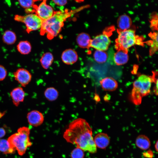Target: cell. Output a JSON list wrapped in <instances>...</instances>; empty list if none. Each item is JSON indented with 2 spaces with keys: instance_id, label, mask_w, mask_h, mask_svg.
Here are the masks:
<instances>
[{
  "instance_id": "6da1fadb",
  "label": "cell",
  "mask_w": 158,
  "mask_h": 158,
  "mask_svg": "<svg viewBox=\"0 0 158 158\" xmlns=\"http://www.w3.org/2000/svg\"><path fill=\"white\" fill-rule=\"evenodd\" d=\"M63 137L67 142L76 145L84 151L91 153L97 152L92 128L83 118H78L72 121L64 132Z\"/></svg>"
},
{
  "instance_id": "7a4b0ae2",
  "label": "cell",
  "mask_w": 158,
  "mask_h": 158,
  "mask_svg": "<svg viewBox=\"0 0 158 158\" xmlns=\"http://www.w3.org/2000/svg\"><path fill=\"white\" fill-rule=\"evenodd\" d=\"M85 7L83 6L69 11H60L55 12L51 17L43 20L40 28L41 34H46L48 39H52L59 33L67 18Z\"/></svg>"
},
{
  "instance_id": "3957f363",
  "label": "cell",
  "mask_w": 158,
  "mask_h": 158,
  "mask_svg": "<svg viewBox=\"0 0 158 158\" xmlns=\"http://www.w3.org/2000/svg\"><path fill=\"white\" fill-rule=\"evenodd\" d=\"M29 128L23 126L19 128L17 132L8 138L7 140L10 147L16 150L20 156L23 155L27 148L32 145L30 139Z\"/></svg>"
},
{
  "instance_id": "277c9868",
  "label": "cell",
  "mask_w": 158,
  "mask_h": 158,
  "mask_svg": "<svg viewBox=\"0 0 158 158\" xmlns=\"http://www.w3.org/2000/svg\"><path fill=\"white\" fill-rule=\"evenodd\" d=\"M152 82L151 77L145 75H140L134 82L130 99L135 104H140L142 97L149 94Z\"/></svg>"
},
{
  "instance_id": "5b68a950",
  "label": "cell",
  "mask_w": 158,
  "mask_h": 158,
  "mask_svg": "<svg viewBox=\"0 0 158 158\" xmlns=\"http://www.w3.org/2000/svg\"><path fill=\"white\" fill-rule=\"evenodd\" d=\"M118 38L116 40L115 47L117 50L128 49L135 44H141L140 38L136 35L135 31L131 29L118 30Z\"/></svg>"
},
{
  "instance_id": "8992f818",
  "label": "cell",
  "mask_w": 158,
  "mask_h": 158,
  "mask_svg": "<svg viewBox=\"0 0 158 158\" xmlns=\"http://www.w3.org/2000/svg\"><path fill=\"white\" fill-rule=\"evenodd\" d=\"M14 19L25 24L26 30L28 33L40 29L43 22L42 19L36 14L34 13H29L25 16L16 15Z\"/></svg>"
},
{
  "instance_id": "52a82bcc",
  "label": "cell",
  "mask_w": 158,
  "mask_h": 158,
  "mask_svg": "<svg viewBox=\"0 0 158 158\" xmlns=\"http://www.w3.org/2000/svg\"><path fill=\"white\" fill-rule=\"evenodd\" d=\"M33 8L35 13L43 20L51 17L55 12L52 7L47 4L46 1H43L38 6L35 5Z\"/></svg>"
},
{
  "instance_id": "ba28073f",
  "label": "cell",
  "mask_w": 158,
  "mask_h": 158,
  "mask_svg": "<svg viewBox=\"0 0 158 158\" xmlns=\"http://www.w3.org/2000/svg\"><path fill=\"white\" fill-rule=\"evenodd\" d=\"M111 41L107 34L103 33L98 35L91 40L90 47L97 50H106L110 43Z\"/></svg>"
},
{
  "instance_id": "9c48e42d",
  "label": "cell",
  "mask_w": 158,
  "mask_h": 158,
  "mask_svg": "<svg viewBox=\"0 0 158 158\" xmlns=\"http://www.w3.org/2000/svg\"><path fill=\"white\" fill-rule=\"evenodd\" d=\"M13 74L15 80L23 87L28 85L31 80V74L25 68L18 69L13 73Z\"/></svg>"
},
{
  "instance_id": "30bf717a",
  "label": "cell",
  "mask_w": 158,
  "mask_h": 158,
  "mask_svg": "<svg viewBox=\"0 0 158 158\" xmlns=\"http://www.w3.org/2000/svg\"><path fill=\"white\" fill-rule=\"evenodd\" d=\"M27 118L29 124L33 126L37 127L41 125L44 121V116L40 111L33 110L29 112Z\"/></svg>"
},
{
  "instance_id": "8fae6325",
  "label": "cell",
  "mask_w": 158,
  "mask_h": 158,
  "mask_svg": "<svg viewBox=\"0 0 158 158\" xmlns=\"http://www.w3.org/2000/svg\"><path fill=\"white\" fill-rule=\"evenodd\" d=\"M93 138L96 147L101 149H106L110 142L109 136L104 133L101 132L97 134Z\"/></svg>"
},
{
  "instance_id": "7c38bea8",
  "label": "cell",
  "mask_w": 158,
  "mask_h": 158,
  "mask_svg": "<svg viewBox=\"0 0 158 158\" xmlns=\"http://www.w3.org/2000/svg\"><path fill=\"white\" fill-rule=\"evenodd\" d=\"M114 54L112 63L119 66L126 63L128 61V50L119 49Z\"/></svg>"
},
{
  "instance_id": "4fadbf2b",
  "label": "cell",
  "mask_w": 158,
  "mask_h": 158,
  "mask_svg": "<svg viewBox=\"0 0 158 158\" xmlns=\"http://www.w3.org/2000/svg\"><path fill=\"white\" fill-rule=\"evenodd\" d=\"M10 94L13 104L18 107L21 102L23 101L25 94L22 87H18L13 89Z\"/></svg>"
},
{
  "instance_id": "5bb4252c",
  "label": "cell",
  "mask_w": 158,
  "mask_h": 158,
  "mask_svg": "<svg viewBox=\"0 0 158 158\" xmlns=\"http://www.w3.org/2000/svg\"><path fill=\"white\" fill-rule=\"evenodd\" d=\"M61 58L63 62L65 63L71 65L77 61L78 56L75 51L72 49H68L63 52Z\"/></svg>"
},
{
  "instance_id": "9a60e30c",
  "label": "cell",
  "mask_w": 158,
  "mask_h": 158,
  "mask_svg": "<svg viewBox=\"0 0 158 158\" xmlns=\"http://www.w3.org/2000/svg\"><path fill=\"white\" fill-rule=\"evenodd\" d=\"M102 88L105 91H113L117 88L118 86L117 81L111 77H106L100 81Z\"/></svg>"
},
{
  "instance_id": "2e32d148",
  "label": "cell",
  "mask_w": 158,
  "mask_h": 158,
  "mask_svg": "<svg viewBox=\"0 0 158 158\" xmlns=\"http://www.w3.org/2000/svg\"><path fill=\"white\" fill-rule=\"evenodd\" d=\"M135 144L139 148L143 150H148L151 146L150 140L145 135L141 134L138 135L135 141Z\"/></svg>"
},
{
  "instance_id": "e0dca14e",
  "label": "cell",
  "mask_w": 158,
  "mask_h": 158,
  "mask_svg": "<svg viewBox=\"0 0 158 158\" xmlns=\"http://www.w3.org/2000/svg\"><path fill=\"white\" fill-rule=\"evenodd\" d=\"M91 39L89 35L86 33L79 34L77 37L76 42L79 47L88 48L90 47Z\"/></svg>"
},
{
  "instance_id": "ac0fdd59",
  "label": "cell",
  "mask_w": 158,
  "mask_h": 158,
  "mask_svg": "<svg viewBox=\"0 0 158 158\" xmlns=\"http://www.w3.org/2000/svg\"><path fill=\"white\" fill-rule=\"evenodd\" d=\"M118 26L120 30L128 29L132 24V21L129 16L125 14L120 16L117 21Z\"/></svg>"
},
{
  "instance_id": "d6986e66",
  "label": "cell",
  "mask_w": 158,
  "mask_h": 158,
  "mask_svg": "<svg viewBox=\"0 0 158 158\" xmlns=\"http://www.w3.org/2000/svg\"><path fill=\"white\" fill-rule=\"evenodd\" d=\"M54 60L52 54L49 52L44 54L40 61L42 66L45 69H48L51 65Z\"/></svg>"
},
{
  "instance_id": "ffe728a7",
  "label": "cell",
  "mask_w": 158,
  "mask_h": 158,
  "mask_svg": "<svg viewBox=\"0 0 158 158\" xmlns=\"http://www.w3.org/2000/svg\"><path fill=\"white\" fill-rule=\"evenodd\" d=\"M18 51L22 54H27L31 51V46L28 41H22L20 42L17 46Z\"/></svg>"
},
{
  "instance_id": "44dd1931",
  "label": "cell",
  "mask_w": 158,
  "mask_h": 158,
  "mask_svg": "<svg viewBox=\"0 0 158 158\" xmlns=\"http://www.w3.org/2000/svg\"><path fill=\"white\" fill-rule=\"evenodd\" d=\"M16 36L15 33L10 30L6 31L2 37L4 42L9 45L13 44L16 42Z\"/></svg>"
},
{
  "instance_id": "7402d4cb",
  "label": "cell",
  "mask_w": 158,
  "mask_h": 158,
  "mask_svg": "<svg viewBox=\"0 0 158 158\" xmlns=\"http://www.w3.org/2000/svg\"><path fill=\"white\" fill-rule=\"evenodd\" d=\"M15 151L10 146L7 140L0 139V153L7 154H13Z\"/></svg>"
},
{
  "instance_id": "603a6c76",
  "label": "cell",
  "mask_w": 158,
  "mask_h": 158,
  "mask_svg": "<svg viewBox=\"0 0 158 158\" xmlns=\"http://www.w3.org/2000/svg\"><path fill=\"white\" fill-rule=\"evenodd\" d=\"M44 95L48 100L53 101L55 100L59 96V92L54 88L49 87L45 91Z\"/></svg>"
},
{
  "instance_id": "cb8c5ba5",
  "label": "cell",
  "mask_w": 158,
  "mask_h": 158,
  "mask_svg": "<svg viewBox=\"0 0 158 158\" xmlns=\"http://www.w3.org/2000/svg\"><path fill=\"white\" fill-rule=\"evenodd\" d=\"M94 57L97 63H103L107 60L108 55L107 53L104 51L96 50L94 54Z\"/></svg>"
},
{
  "instance_id": "d4e9b609",
  "label": "cell",
  "mask_w": 158,
  "mask_h": 158,
  "mask_svg": "<svg viewBox=\"0 0 158 158\" xmlns=\"http://www.w3.org/2000/svg\"><path fill=\"white\" fill-rule=\"evenodd\" d=\"M152 39V44L151 46L150 50V54L152 55L154 53L157 49L158 46V34L157 32H154L150 35Z\"/></svg>"
},
{
  "instance_id": "484cf974",
  "label": "cell",
  "mask_w": 158,
  "mask_h": 158,
  "mask_svg": "<svg viewBox=\"0 0 158 158\" xmlns=\"http://www.w3.org/2000/svg\"><path fill=\"white\" fill-rule=\"evenodd\" d=\"M84 151L80 148L76 147L71 152V158H84Z\"/></svg>"
},
{
  "instance_id": "4316f807",
  "label": "cell",
  "mask_w": 158,
  "mask_h": 158,
  "mask_svg": "<svg viewBox=\"0 0 158 158\" xmlns=\"http://www.w3.org/2000/svg\"><path fill=\"white\" fill-rule=\"evenodd\" d=\"M35 1H36L32 0H19L18 2L22 7L27 9L33 8Z\"/></svg>"
},
{
  "instance_id": "83f0119b",
  "label": "cell",
  "mask_w": 158,
  "mask_h": 158,
  "mask_svg": "<svg viewBox=\"0 0 158 158\" xmlns=\"http://www.w3.org/2000/svg\"><path fill=\"white\" fill-rule=\"evenodd\" d=\"M153 75L152 77V82L155 83V85L154 88V91L156 95H157L158 94V78L157 72L153 71L152 72Z\"/></svg>"
},
{
  "instance_id": "f1b7e54d",
  "label": "cell",
  "mask_w": 158,
  "mask_h": 158,
  "mask_svg": "<svg viewBox=\"0 0 158 158\" xmlns=\"http://www.w3.org/2000/svg\"><path fill=\"white\" fill-rule=\"evenodd\" d=\"M7 74V71L5 68L0 65V81L3 80L6 78Z\"/></svg>"
},
{
  "instance_id": "f546056e",
  "label": "cell",
  "mask_w": 158,
  "mask_h": 158,
  "mask_svg": "<svg viewBox=\"0 0 158 158\" xmlns=\"http://www.w3.org/2000/svg\"><path fill=\"white\" fill-rule=\"evenodd\" d=\"M53 1L54 4L57 5L63 6L66 5L67 3V1L62 0H53Z\"/></svg>"
},
{
  "instance_id": "4dcf8cb0",
  "label": "cell",
  "mask_w": 158,
  "mask_h": 158,
  "mask_svg": "<svg viewBox=\"0 0 158 158\" xmlns=\"http://www.w3.org/2000/svg\"><path fill=\"white\" fill-rule=\"evenodd\" d=\"M143 155L144 157L147 158H151L153 156V154L151 151L148 150L146 152L144 153Z\"/></svg>"
},
{
  "instance_id": "1f68e13d",
  "label": "cell",
  "mask_w": 158,
  "mask_h": 158,
  "mask_svg": "<svg viewBox=\"0 0 158 158\" xmlns=\"http://www.w3.org/2000/svg\"><path fill=\"white\" fill-rule=\"evenodd\" d=\"M6 133L5 130L3 128H0V139L5 136Z\"/></svg>"
},
{
  "instance_id": "d6a6232c",
  "label": "cell",
  "mask_w": 158,
  "mask_h": 158,
  "mask_svg": "<svg viewBox=\"0 0 158 158\" xmlns=\"http://www.w3.org/2000/svg\"><path fill=\"white\" fill-rule=\"evenodd\" d=\"M158 140L155 143V144L154 145V149L157 152H158Z\"/></svg>"
}]
</instances>
